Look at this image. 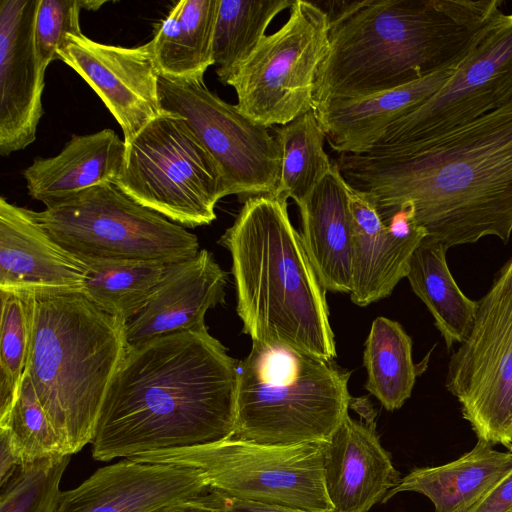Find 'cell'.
Instances as JSON below:
<instances>
[{
    "instance_id": "1",
    "label": "cell",
    "mask_w": 512,
    "mask_h": 512,
    "mask_svg": "<svg viewBox=\"0 0 512 512\" xmlns=\"http://www.w3.org/2000/svg\"><path fill=\"white\" fill-rule=\"evenodd\" d=\"M335 163L382 220L410 206L427 237L448 248L512 234V100L434 138Z\"/></svg>"
},
{
    "instance_id": "2",
    "label": "cell",
    "mask_w": 512,
    "mask_h": 512,
    "mask_svg": "<svg viewBox=\"0 0 512 512\" xmlns=\"http://www.w3.org/2000/svg\"><path fill=\"white\" fill-rule=\"evenodd\" d=\"M237 376L238 362L207 328L128 347L102 404L93 458L107 462L232 437Z\"/></svg>"
},
{
    "instance_id": "3",
    "label": "cell",
    "mask_w": 512,
    "mask_h": 512,
    "mask_svg": "<svg viewBox=\"0 0 512 512\" xmlns=\"http://www.w3.org/2000/svg\"><path fill=\"white\" fill-rule=\"evenodd\" d=\"M501 0L322 1L328 50L313 109L393 89L461 61Z\"/></svg>"
},
{
    "instance_id": "4",
    "label": "cell",
    "mask_w": 512,
    "mask_h": 512,
    "mask_svg": "<svg viewBox=\"0 0 512 512\" xmlns=\"http://www.w3.org/2000/svg\"><path fill=\"white\" fill-rule=\"evenodd\" d=\"M286 199H245L218 243L231 254L237 313L252 341L336 356L325 289L292 225Z\"/></svg>"
},
{
    "instance_id": "5",
    "label": "cell",
    "mask_w": 512,
    "mask_h": 512,
    "mask_svg": "<svg viewBox=\"0 0 512 512\" xmlns=\"http://www.w3.org/2000/svg\"><path fill=\"white\" fill-rule=\"evenodd\" d=\"M26 374L72 455L92 443L105 395L128 345L126 322L80 290L35 288Z\"/></svg>"
},
{
    "instance_id": "6",
    "label": "cell",
    "mask_w": 512,
    "mask_h": 512,
    "mask_svg": "<svg viewBox=\"0 0 512 512\" xmlns=\"http://www.w3.org/2000/svg\"><path fill=\"white\" fill-rule=\"evenodd\" d=\"M350 374L332 360L252 341L238 364L233 437L271 445L328 440L352 405Z\"/></svg>"
},
{
    "instance_id": "7",
    "label": "cell",
    "mask_w": 512,
    "mask_h": 512,
    "mask_svg": "<svg viewBox=\"0 0 512 512\" xmlns=\"http://www.w3.org/2000/svg\"><path fill=\"white\" fill-rule=\"evenodd\" d=\"M33 216L56 244L83 263H177L200 251L196 235L140 205L114 183L50 203Z\"/></svg>"
},
{
    "instance_id": "8",
    "label": "cell",
    "mask_w": 512,
    "mask_h": 512,
    "mask_svg": "<svg viewBox=\"0 0 512 512\" xmlns=\"http://www.w3.org/2000/svg\"><path fill=\"white\" fill-rule=\"evenodd\" d=\"M323 442L271 445L232 436L129 459L194 468L212 490L237 500L305 512H331L324 483Z\"/></svg>"
},
{
    "instance_id": "9",
    "label": "cell",
    "mask_w": 512,
    "mask_h": 512,
    "mask_svg": "<svg viewBox=\"0 0 512 512\" xmlns=\"http://www.w3.org/2000/svg\"><path fill=\"white\" fill-rule=\"evenodd\" d=\"M126 145L114 184L183 227L208 225L228 195L222 173L183 117L163 110Z\"/></svg>"
},
{
    "instance_id": "10",
    "label": "cell",
    "mask_w": 512,
    "mask_h": 512,
    "mask_svg": "<svg viewBox=\"0 0 512 512\" xmlns=\"http://www.w3.org/2000/svg\"><path fill=\"white\" fill-rule=\"evenodd\" d=\"M328 36L324 10L316 2L295 0L287 21L262 38L228 81L239 111L269 128L313 110L316 74L328 50Z\"/></svg>"
},
{
    "instance_id": "11",
    "label": "cell",
    "mask_w": 512,
    "mask_h": 512,
    "mask_svg": "<svg viewBox=\"0 0 512 512\" xmlns=\"http://www.w3.org/2000/svg\"><path fill=\"white\" fill-rule=\"evenodd\" d=\"M447 390L477 439L512 445V283L494 281L472 328L452 354Z\"/></svg>"
},
{
    "instance_id": "12",
    "label": "cell",
    "mask_w": 512,
    "mask_h": 512,
    "mask_svg": "<svg viewBox=\"0 0 512 512\" xmlns=\"http://www.w3.org/2000/svg\"><path fill=\"white\" fill-rule=\"evenodd\" d=\"M512 100V14L498 12L454 75L429 100L393 123L365 153L382 155L434 138Z\"/></svg>"
},
{
    "instance_id": "13",
    "label": "cell",
    "mask_w": 512,
    "mask_h": 512,
    "mask_svg": "<svg viewBox=\"0 0 512 512\" xmlns=\"http://www.w3.org/2000/svg\"><path fill=\"white\" fill-rule=\"evenodd\" d=\"M162 109L183 117L216 161L228 191L247 198L275 195L282 154L265 127L210 91L203 78H159Z\"/></svg>"
},
{
    "instance_id": "14",
    "label": "cell",
    "mask_w": 512,
    "mask_h": 512,
    "mask_svg": "<svg viewBox=\"0 0 512 512\" xmlns=\"http://www.w3.org/2000/svg\"><path fill=\"white\" fill-rule=\"evenodd\" d=\"M58 58L100 97L120 125L125 144L162 113L150 42L123 47L67 35Z\"/></svg>"
},
{
    "instance_id": "15",
    "label": "cell",
    "mask_w": 512,
    "mask_h": 512,
    "mask_svg": "<svg viewBox=\"0 0 512 512\" xmlns=\"http://www.w3.org/2000/svg\"><path fill=\"white\" fill-rule=\"evenodd\" d=\"M40 0L0 2V154L25 149L43 115L45 70L34 42Z\"/></svg>"
},
{
    "instance_id": "16",
    "label": "cell",
    "mask_w": 512,
    "mask_h": 512,
    "mask_svg": "<svg viewBox=\"0 0 512 512\" xmlns=\"http://www.w3.org/2000/svg\"><path fill=\"white\" fill-rule=\"evenodd\" d=\"M211 490L194 468L125 458L62 491L56 512H156Z\"/></svg>"
},
{
    "instance_id": "17",
    "label": "cell",
    "mask_w": 512,
    "mask_h": 512,
    "mask_svg": "<svg viewBox=\"0 0 512 512\" xmlns=\"http://www.w3.org/2000/svg\"><path fill=\"white\" fill-rule=\"evenodd\" d=\"M349 202L353 220L350 297L363 307L389 296L407 276L412 254L427 232L416 223L410 206H401L382 220L375 206L350 186Z\"/></svg>"
},
{
    "instance_id": "18",
    "label": "cell",
    "mask_w": 512,
    "mask_h": 512,
    "mask_svg": "<svg viewBox=\"0 0 512 512\" xmlns=\"http://www.w3.org/2000/svg\"><path fill=\"white\" fill-rule=\"evenodd\" d=\"M349 413L323 442L325 489L331 512H369L401 480L376 430L374 414Z\"/></svg>"
},
{
    "instance_id": "19",
    "label": "cell",
    "mask_w": 512,
    "mask_h": 512,
    "mask_svg": "<svg viewBox=\"0 0 512 512\" xmlns=\"http://www.w3.org/2000/svg\"><path fill=\"white\" fill-rule=\"evenodd\" d=\"M227 274L206 249L172 263L143 309L125 325L128 347L163 335L207 328L205 314L225 301Z\"/></svg>"
},
{
    "instance_id": "20",
    "label": "cell",
    "mask_w": 512,
    "mask_h": 512,
    "mask_svg": "<svg viewBox=\"0 0 512 512\" xmlns=\"http://www.w3.org/2000/svg\"><path fill=\"white\" fill-rule=\"evenodd\" d=\"M462 60L393 89L315 107L313 111L330 147L338 154L365 153L393 123L433 97Z\"/></svg>"
},
{
    "instance_id": "21",
    "label": "cell",
    "mask_w": 512,
    "mask_h": 512,
    "mask_svg": "<svg viewBox=\"0 0 512 512\" xmlns=\"http://www.w3.org/2000/svg\"><path fill=\"white\" fill-rule=\"evenodd\" d=\"M86 265L56 244L33 211L0 198V288L80 290Z\"/></svg>"
},
{
    "instance_id": "22",
    "label": "cell",
    "mask_w": 512,
    "mask_h": 512,
    "mask_svg": "<svg viewBox=\"0 0 512 512\" xmlns=\"http://www.w3.org/2000/svg\"><path fill=\"white\" fill-rule=\"evenodd\" d=\"M301 237L325 291L350 293L353 220L349 186L335 161L311 194L299 205Z\"/></svg>"
},
{
    "instance_id": "23",
    "label": "cell",
    "mask_w": 512,
    "mask_h": 512,
    "mask_svg": "<svg viewBox=\"0 0 512 512\" xmlns=\"http://www.w3.org/2000/svg\"><path fill=\"white\" fill-rule=\"evenodd\" d=\"M125 149L124 140L109 128L73 135L57 155L36 157L23 171L28 194L46 206L85 189L114 183Z\"/></svg>"
},
{
    "instance_id": "24",
    "label": "cell",
    "mask_w": 512,
    "mask_h": 512,
    "mask_svg": "<svg viewBox=\"0 0 512 512\" xmlns=\"http://www.w3.org/2000/svg\"><path fill=\"white\" fill-rule=\"evenodd\" d=\"M512 470V452H502L478 440L460 458L439 466L412 469L384 497L417 492L434 505V512H466Z\"/></svg>"
},
{
    "instance_id": "25",
    "label": "cell",
    "mask_w": 512,
    "mask_h": 512,
    "mask_svg": "<svg viewBox=\"0 0 512 512\" xmlns=\"http://www.w3.org/2000/svg\"><path fill=\"white\" fill-rule=\"evenodd\" d=\"M219 0H181L162 21L150 45L160 77L203 78L214 65L213 38Z\"/></svg>"
},
{
    "instance_id": "26",
    "label": "cell",
    "mask_w": 512,
    "mask_h": 512,
    "mask_svg": "<svg viewBox=\"0 0 512 512\" xmlns=\"http://www.w3.org/2000/svg\"><path fill=\"white\" fill-rule=\"evenodd\" d=\"M448 249L426 236L412 254L406 278L433 316L446 347L451 349L472 328L477 301L468 298L456 283L447 264Z\"/></svg>"
},
{
    "instance_id": "27",
    "label": "cell",
    "mask_w": 512,
    "mask_h": 512,
    "mask_svg": "<svg viewBox=\"0 0 512 512\" xmlns=\"http://www.w3.org/2000/svg\"><path fill=\"white\" fill-rule=\"evenodd\" d=\"M365 388L388 411L403 406L414 388L417 369L412 358V339L396 321L377 317L365 342Z\"/></svg>"
},
{
    "instance_id": "28",
    "label": "cell",
    "mask_w": 512,
    "mask_h": 512,
    "mask_svg": "<svg viewBox=\"0 0 512 512\" xmlns=\"http://www.w3.org/2000/svg\"><path fill=\"white\" fill-rule=\"evenodd\" d=\"M84 264L87 274L81 292L101 310L128 322L146 305L172 263L100 260Z\"/></svg>"
},
{
    "instance_id": "29",
    "label": "cell",
    "mask_w": 512,
    "mask_h": 512,
    "mask_svg": "<svg viewBox=\"0 0 512 512\" xmlns=\"http://www.w3.org/2000/svg\"><path fill=\"white\" fill-rule=\"evenodd\" d=\"M294 0H219L213 59L216 74L226 84L249 57L272 20Z\"/></svg>"
},
{
    "instance_id": "30",
    "label": "cell",
    "mask_w": 512,
    "mask_h": 512,
    "mask_svg": "<svg viewBox=\"0 0 512 512\" xmlns=\"http://www.w3.org/2000/svg\"><path fill=\"white\" fill-rule=\"evenodd\" d=\"M282 162L274 196L301 204L333 166L324 150L325 135L313 110L274 128Z\"/></svg>"
},
{
    "instance_id": "31",
    "label": "cell",
    "mask_w": 512,
    "mask_h": 512,
    "mask_svg": "<svg viewBox=\"0 0 512 512\" xmlns=\"http://www.w3.org/2000/svg\"><path fill=\"white\" fill-rule=\"evenodd\" d=\"M0 426L7 423L27 369L34 318V290L0 288Z\"/></svg>"
},
{
    "instance_id": "32",
    "label": "cell",
    "mask_w": 512,
    "mask_h": 512,
    "mask_svg": "<svg viewBox=\"0 0 512 512\" xmlns=\"http://www.w3.org/2000/svg\"><path fill=\"white\" fill-rule=\"evenodd\" d=\"M70 458L60 454L20 465L0 486V512H56Z\"/></svg>"
},
{
    "instance_id": "33",
    "label": "cell",
    "mask_w": 512,
    "mask_h": 512,
    "mask_svg": "<svg viewBox=\"0 0 512 512\" xmlns=\"http://www.w3.org/2000/svg\"><path fill=\"white\" fill-rule=\"evenodd\" d=\"M0 429L7 431L21 465L64 454L61 441L26 373L8 421Z\"/></svg>"
},
{
    "instance_id": "34",
    "label": "cell",
    "mask_w": 512,
    "mask_h": 512,
    "mask_svg": "<svg viewBox=\"0 0 512 512\" xmlns=\"http://www.w3.org/2000/svg\"><path fill=\"white\" fill-rule=\"evenodd\" d=\"M82 0H40L35 24L34 42L37 56L46 71L49 64L58 58V50L67 35L82 34L80 11Z\"/></svg>"
},
{
    "instance_id": "35",
    "label": "cell",
    "mask_w": 512,
    "mask_h": 512,
    "mask_svg": "<svg viewBox=\"0 0 512 512\" xmlns=\"http://www.w3.org/2000/svg\"><path fill=\"white\" fill-rule=\"evenodd\" d=\"M512 510V470L466 512H510Z\"/></svg>"
},
{
    "instance_id": "36",
    "label": "cell",
    "mask_w": 512,
    "mask_h": 512,
    "mask_svg": "<svg viewBox=\"0 0 512 512\" xmlns=\"http://www.w3.org/2000/svg\"><path fill=\"white\" fill-rule=\"evenodd\" d=\"M156 512H224L218 502L216 493L211 492L198 497L183 500Z\"/></svg>"
},
{
    "instance_id": "37",
    "label": "cell",
    "mask_w": 512,
    "mask_h": 512,
    "mask_svg": "<svg viewBox=\"0 0 512 512\" xmlns=\"http://www.w3.org/2000/svg\"><path fill=\"white\" fill-rule=\"evenodd\" d=\"M214 492L216 493L218 502L224 512H305L288 508L263 505L254 502L241 501L225 496L219 492Z\"/></svg>"
},
{
    "instance_id": "38",
    "label": "cell",
    "mask_w": 512,
    "mask_h": 512,
    "mask_svg": "<svg viewBox=\"0 0 512 512\" xmlns=\"http://www.w3.org/2000/svg\"><path fill=\"white\" fill-rule=\"evenodd\" d=\"M21 465L4 429H0V486H2Z\"/></svg>"
},
{
    "instance_id": "39",
    "label": "cell",
    "mask_w": 512,
    "mask_h": 512,
    "mask_svg": "<svg viewBox=\"0 0 512 512\" xmlns=\"http://www.w3.org/2000/svg\"><path fill=\"white\" fill-rule=\"evenodd\" d=\"M494 281L499 283H512V259L500 269Z\"/></svg>"
},
{
    "instance_id": "40",
    "label": "cell",
    "mask_w": 512,
    "mask_h": 512,
    "mask_svg": "<svg viewBox=\"0 0 512 512\" xmlns=\"http://www.w3.org/2000/svg\"><path fill=\"white\" fill-rule=\"evenodd\" d=\"M104 3H105V1L82 0L83 9H86V10H97Z\"/></svg>"
},
{
    "instance_id": "41",
    "label": "cell",
    "mask_w": 512,
    "mask_h": 512,
    "mask_svg": "<svg viewBox=\"0 0 512 512\" xmlns=\"http://www.w3.org/2000/svg\"><path fill=\"white\" fill-rule=\"evenodd\" d=\"M508 451L512 452V445L510 447L507 448Z\"/></svg>"
},
{
    "instance_id": "42",
    "label": "cell",
    "mask_w": 512,
    "mask_h": 512,
    "mask_svg": "<svg viewBox=\"0 0 512 512\" xmlns=\"http://www.w3.org/2000/svg\"><path fill=\"white\" fill-rule=\"evenodd\" d=\"M510 512H512V510Z\"/></svg>"
}]
</instances>
